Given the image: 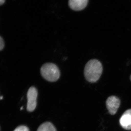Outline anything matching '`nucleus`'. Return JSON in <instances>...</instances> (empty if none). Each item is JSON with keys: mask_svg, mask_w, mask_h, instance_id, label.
<instances>
[{"mask_svg": "<svg viewBox=\"0 0 131 131\" xmlns=\"http://www.w3.org/2000/svg\"><path fill=\"white\" fill-rule=\"evenodd\" d=\"M102 71L103 67L101 62L96 59H91L84 67V77L90 82H96L101 77Z\"/></svg>", "mask_w": 131, "mask_h": 131, "instance_id": "nucleus-1", "label": "nucleus"}, {"mask_svg": "<svg viewBox=\"0 0 131 131\" xmlns=\"http://www.w3.org/2000/svg\"><path fill=\"white\" fill-rule=\"evenodd\" d=\"M40 73L45 79L51 82L56 81L60 76V70L58 66L51 63H45L42 66Z\"/></svg>", "mask_w": 131, "mask_h": 131, "instance_id": "nucleus-2", "label": "nucleus"}, {"mask_svg": "<svg viewBox=\"0 0 131 131\" xmlns=\"http://www.w3.org/2000/svg\"><path fill=\"white\" fill-rule=\"evenodd\" d=\"M38 91L36 88L31 87L27 93V108L29 112H32L36 108L37 105Z\"/></svg>", "mask_w": 131, "mask_h": 131, "instance_id": "nucleus-3", "label": "nucleus"}, {"mask_svg": "<svg viewBox=\"0 0 131 131\" xmlns=\"http://www.w3.org/2000/svg\"><path fill=\"white\" fill-rule=\"evenodd\" d=\"M120 105L119 98L115 96H109L106 101V105L110 114L114 115L117 113Z\"/></svg>", "mask_w": 131, "mask_h": 131, "instance_id": "nucleus-4", "label": "nucleus"}, {"mask_svg": "<svg viewBox=\"0 0 131 131\" xmlns=\"http://www.w3.org/2000/svg\"><path fill=\"white\" fill-rule=\"evenodd\" d=\"M119 123L124 129L131 130V109L127 110L124 113L120 119Z\"/></svg>", "mask_w": 131, "mask_h": 131, "instance_id": "nucleus-5", "label": "nucleus"}, {"mask_svg": "<svg viewBox=\"0 0 131 131\" xmlns=\"http://www.w3.org/2000/svg\"><path fill=\"white\" fill-rule=\"evenodd\" d=\"M88 0H69V5L71 9L75 11H81L88 5Z\"/></svg>", "mask_w": 131, "mask_h": 131, "instance_id": "nucleus-6", "label": "nucleus"}, {"mask_svg": "<svg viewBox=\"0 0 131 131\" xmlns=\"http://www.w3.org/2000/svg\"><path fill=\"white\" fill-rule=\"evenodd\" d=\"M37 131H57V130L51 122H46L40 125Z\"/></svg>", "mask_w": 131, "mask_h": 131, "instance_id": "nucleus-7", "label": "nucleus"}, {"mask_svg": "<svg viewBox=\"0 0 131 131\" xmlns=\"http://www.w3.org/2000/svg\"><path fill=\"white\" fill-rule=\"evenodd\" d=\"M14 131H29V130L27 126H20L16 128Z\"/></svg>", "mask_w": 131, "mask_h": 131, "instance_id": "nucleus-8", "label": "nucleus"}, {"mask_svg": "<svg viewBox=\"0 0 131 131\" xmlns=\"http://www.w3.org/2000/svg\"><path fill=\"white\" fill-rule=\"evenodd\" d=\"M5 46V43L4 40L1 37L0 38V50L2 51Z\"/></svg>", "mask_w": 131, "mask_h": 131, "instance_id": "nucleus-9", "label": "nucleus"}, {"mask_svg": "<svg viewBox=\"0 0 131 131\" xmlns=\"http://www.w3.org/2000/svg\"><path fill=\"white\" fill-rule=\"evenodd\" d=\"M5 0H0V5H2L5 2Z\"/></svg>", "mask_w": 131, "mask_h": 131, "instance_id": "nucleus-10", "label": "nucleus"}, {"mask_svg": "<svg viewBox=\"0 0 131 131\" xmlns=\"http://www.w3.org/2000/svg\"><path fill=\"white\" fill-rule=\"evenodd\" d=\"M2 98H3L2 96H1V100H2Z\"/></svg>", "mask_w": 131, "mask_h": 131, "instance_id": "nucleus-11", "label": "nucleus"}, {"mask_svg": "<svg viewBox=\"0 0 131 131\" xmlns=\"http://www.w3.org/2000/svg\"><path fill=\"white\" fill-rule=\"evenodd\" d=\"M130 80L131 81V75H130Z\"/></svg>", "mask_w": 131, "mask_h": 131, "instance_id": "nucleus-12", "label": "nucleus"}]
</instances>
